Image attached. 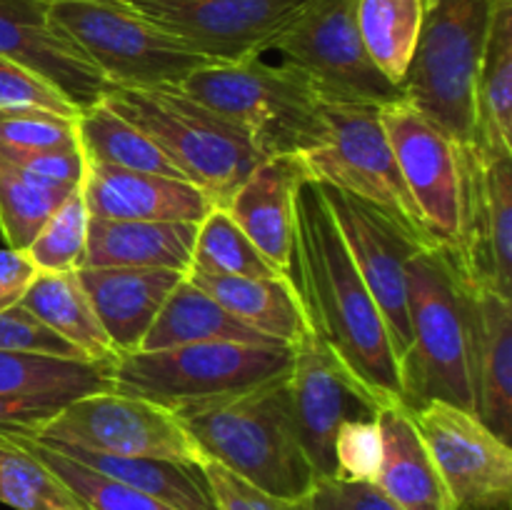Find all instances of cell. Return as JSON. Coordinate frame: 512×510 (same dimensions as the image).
Here are the masks:
<instances>
[{
  "label": "cell",
  "instance_id": "cell-27",
  "mask_svg": "<svg viewBox=\"0 0 512 510\" xmlns=\"http://www.w3.org/2000/svg\"><path fill=\"white\" fill-rule=\"evenodd\" d=\"M48 448L120 480L160 503L175 510H218L208 478L203 473V463H185V460H160V458H125V455L95 453V450L75 448L60 440H43Z\"/></svg>",
  "mask_w": 512,
  "mask_h": 510
},
{
  "label": "cell",
  "instance_id": "cell-11",
  "mask_svg": "<svg viewBox=\"0 0 512 510\" xmlns=\"http://www.w3.org/2000/svg\"><path fill=\"white\" fill-rule=\"evenodd\" d=\"M208 63H243L273 50L313 0H123Z\"/></svg>",
  "mask_w": 512,
  "mask_h": 510
},
{
  "label": "cell",
  "instance_id": "cell-14",
  "mask_svg": "<svg viewBox=\"0 0 512 510\" xmlns=\"http://www.w3.org/2000/svg\"><path fill=\"white\" fill-rule=\"evenodd\" d=\"M455 510H510L512 448L470 410L430 400L408 410Z\"/></svg>",
  "mask_w": 512,
  "mask_h": 510
},
{
  "label": "cell",
  "instance_id": "cell-32",
  "mask_svg": "<svg viewBox=\"0 0 512 510\" xmlns=\"http://www.w3.org/2000/svg\"><path fill=\"white\" fill-rule=\"evenodd\" d=\"M423 0H355L360 38L380 73L403 88L423 28Z\"/></svg>",
  "mask_w": 512,
  "mask_h": 510
},
{
  "label": "cell",
  "instance_id": "cell-25",
  "mask_svg": "<svg viewBox=\"0 0 512 510\" xmlns=\"http://www.w3.org/2000/svg\"><path fill=\"white\" fill-rule=\"evenodd\" d=\"M485 155H512V0H495L473 90V140Z\"/></svg>",
  "mask_w": 512,
  "mask_h": 510
},
{
  "label": "cell",
  "instance_id": "cell-43",
  "mask_svg": "<svg viewBox=\"0 0 512 510\" xmlns=\"http://www.w3.org/2000/svg\"><path fill=\"white\" fill-rule=\"evenodd\" d=\"M0 160L15 165L30 178L40 180V183L55 185V188L65 190H80L85 178V155L78 148L65 150H45V153H10V150H0Z\"/></svg>",
  "mask_w": 512,
  "mask_h": 510
},
{
  "label": "cell",
  "instance_id": "cell-22",
  "mask_svg": "<svg viewBox=\"0 0 512 510\" xmlns=\"http://www.w3.org/2000/svg\"><path fill=\"white\" fill-rule=\"evenodd\" d=\"M75 273L118 355L140 350L163 303L185 278L165 268H80Z\"/></svg>",
  "mask_w": 512,
  "mask_h": 510
},
{
  "label": "cell",
  "instance_id": "cell-44",
  "mask_svg": "<svg viewBox=\"0 0 512 510\" xmlns=\"http://www.w3.org/2000/svg\"><path fill=\"white\" fill-rule=\"evenodd\" d=\"M310 510H400L373 483L328 478L318 480L308 495Z\"/></svg>",
  "mask_w": 512,
  "mask_h": 510
},
{
  "label": "cell",
  "instance_id": "cell-4",
  "mask_svg": "<svg viewBox=\"0 0 512 510\" xmlns=\"http://www.w3.org/2000/svg\"><path fill=\"white\" fill-rule=\"evenodd\" d=\"M178 88L245 130L265 158L303 155L325 138L323 100L293 65H273L263 55L243 63H208Z\"/></svg>",
  "mask_w": 512,
  "mask_h": 510
},
{
  "label": "cell",
  "instance_id": "cell-39",
  "mask_svg": "<svg viewBox=\"0 0 512 510\" xmlns=\"http://www.w3.org/2000/svg\"><path fill=\"white\" fill-rule=\"evenodd\" d=\"M78 118L45 113H20L0 118V150L10 153H45L78 148Z\"/></svg>",
  "mask_w": 512,
  "mask_h": 510
},
{
  "label": "cell",
  "instance_id": "cell-47",
  "mask_svg": "<svg viewBox=\"0 0 512 510\" xmlns=\"http://www.w3.org/2000/svg\"><path fill=\"white\" fill-rule=\"evenodd\" d=\"M430 5H433V0H423V8H425V10H428Z\"/></svg>",
  "mask_w": 512,
  "mask_h": 510
},
{
  "label": "cell",
  "instance_id": "cell-35",
  "mask_svg": "<svg viewBox=\"0 0 512 510\" xmlns=\"http://www.w3.org/2000/svg\"><path fill=\"white\" fill-rule=\"evenodd\" d=\"M70 193L75 190L40 183L15 165L0 160V235L5 248L23 253Z\"/></svg>",
  "mask_w": 512,
  "mask_h": 510
},
{
  "label": "cell",
  "instance_id": "cell-1",
  "mask_svg": "<svg viewBox=\"0 0 512 510\" xmlns=\"http://www.w3.org/2000/svg\"><path fill=\"white\" fill-rule=\"evenodd\" d=\"M288 280L318 335L345 368L380 400H400V365L385 320L360 278L318 180L308 178L295 200V243Z\"/></svg>",
  "mask_w": 512,
  "mask_h": 510
},
{
  "label": "cell",
  "instance_id": "cell-6",
  "mask_svg": "<svg viewBox=\"0 0 512 510\" xmlns=\"http://www.w3.org/2000/svg\"><path fill=\"white\" fill-rule=\"evenodd\" d=\"M290 345L213 340L118 355L113 390L168 410L215 403L253 390L293 368Z\"/></svg>",
  "mask_w": 512,
  "mask_h": 510
},
{
  "label": "cell",
  "instance_id": "cell-12",
  "mask_svg": "<svg viewBox=\"0 0 512 510\" xmlns=\"http://www.w3.org/2000/svg\"><path fill=\"white\" fill-rule=\"evenodd\" d=\"M33 438L60 440L95 453L203 463L173 410L115 390L65 403Z\"/></svg>",
  "mask_w": 512,
  "mask_h": 510
},
{
  "label": "cell",
  "instance_id": "cell-29",
  "mask_svg": "<svg viewBox=\"0 0 512 510\" xmlns=\"http://www.w3.org/2000/svg\"><path fill=\"white\" fill-rule=\"evenodd\" d=\"M115 360H68L0 350V395L65 405L113 390Z\"/></svg>",
  "mask_w": 512,
  "mask_h": 510
},
{
  "label": "cell",
  "instance_id": "cell-45",
  "mask_svg": "<svg viewBox=\"0 0 512 510\" xmlns=\"http://www.w3.org/2000/svg\"><path fill=\"white\" fill-rule=\"evenodd\" d=\"M63 405L0 395V435H35Z\"/></svg>",
  "mask_w": 512,
  "mask_h": 510
},
{
  "label": "cell",
  "instance_id": "cell-2",
  "mask_svg": "<svg viewBox=\"0 0 512 510\" xmlns=\"http://www.w3.org/2000/svg\"><path fill=\"white\" fill-rule=\"evenodd\" d=\"M288 378L290 370L233 398L190 405L175 415L203 460L220 463L270 495L305 500L318 478L295 433Z\"/></svg>",
  "mask_w": 512,
  "mask_h": 510
},
{
  "label": "cell",
  "instance_id": "cell-15",
  "mask_svg": "<svg viewBox=\"0 0 512 510\" xmlns=\"http://www.w3.org/2000/svg\"><path fill=\"white\" fill-rule=\"evenodd\" d=\"M290 368V413L305 458L313 465L315 478H335V435L348 420H375L380 403L343 360L308 330L293 345Z\"/></svg>",
  "mask_w": 512,
  "mask_h": 510
},
{
  "label": "cell",
  "instance_id": "cell-16",
  "mask_svg": "<svg viewBox=\"0 0 512 510\" xmlns=\"http://www.w3.org/2000/svg\"><path fill=\"white\" fill-rule=\"evenodd\" d=\"M320 188L353 255L355 268L383 315L400 365V358L410 348L408 263L425 245L368 200L333 185L320 183Z\"/></svg>",
  "mask_w": 512,
  "mask_h": 510
},
{
  "label": "cell",
  "instance_id": "cell-40",
  "mask_svg": "<svg viewBox=\"0 0 512 510\" xmlns=\"http://www.w3.org/2000/svg\"><path fill=\"white\" fill-rule=\"evenodd\" d=\"M378 420H348L335 435V478L373 483L380 468Z\"/></svg>",
  "mask_w": 512,
  "mask_h": 510
},
{
  "label": "cell",
  "instance_id": "cell-46",
  "mask_svg": "<svg viewBox=\"0 0 512 510\" xmlns=\"http://www.w3.org/2000/svg\"><path fill=\"white\" fill-rule=\"evenodd\" d=\"M35 265L25 258V253L10 248H0V310L13 308L20 303L25 288L35 278Z\"/></svg>",
  "mask_w": 512,
  "mask_h": 510
},
{
  "label": "cell",
  "instance_id": "cell-36",
  "mask_svg": "<svg viewBox=\"0 0 512 510\" xmlns=\"http://www.w3.org/2000/svg\"><path fill=\"white\" fill-rule=\"evenodd\" d=\"M0 503L13 510H85L33 453L8 435H0Z\"/></svg>",
  "mask_w": 512,
  "mask_h": 510
},
{
  "label": "cell",
  "instance_id": "cell-24",
  "mask_svg": "<svg viewBox=\"0 0 512 510\" xmlns=\"http://www.w3.org/2000/svg\"><path fill=\"white\" fill-rule=\"evenodd\" d=\"M198 225L90 218L83 268H165L188 275Z\"/></svg>",
  "mask_w": 512,
  "mask_h": 510
},
{
  "label": "cell",
  "instance_id": "cell-18",
  "mask_svg": "<svg viewBox=\"0 0 512 510\" xmlns=\"http://www.w3.org/2000/svg\"><path fill=\"white\" fill-rule=\"evenodd\" d=\"M465 370L470 410L498 438L512 435V303L465 283Z\"/></svg>",
  "mask_w": 512,
  "mask_h": 510
},
{
  "label": "cell",
  "instance_id": "cell-13",
  "mask_svg": "<svg viewBox=\"0 0 512 510\" xmlns=\"http://www.w3.org/2000/svg\"><path fill=\"white\" fill-rule=\"evenodd\" d=\"M473 288L512 293V155L460 145L458 235L450 250Z\"/></svg>",
  "mask_w": 512,
  "mask_h": 510
},
{
  "label": "cell",
  "instance_id": "cell-19",
  "mask_svg": "<svg viewBox=\"0 0 512 510\" xmlns=\"http://www.w3.org/2000/svg\"><path fill=\"white\" fill-rule=\"evenodd\" d=\"M50 0H0V55L58 85L80 110L98 103L108 83L50 20Z\"/></svg>",
  "mask_w": 512,
  "mask_h": 510
},
{
  "label": "cell",
  "instance_id": "cell-41",
  "mask_svg": "<svg viewBox=\"0 0 512 510\" xmlns=\"http://www.w3.org/2000/svg\"><path fill=\"white\" fill-rule=\"evenodd\" d=\"M0 350H5V353H40L53 355V358L88 360L73 345L65 343L60 335L45 328L38 318H33L20 303L13 305V308L0 310Z\"/></svg>",
  "mask_w": 512,
  "mask_h": 510
},
{
  "label": "cell",
  "instance_id": "cell-37",
  "mask_svg": "<svg viewBox=\"0 0 512 510\" xmlns=\"http://www.w3.org/2000/svg\"><path fill=\"white\" fill-rule=\"evenodd\" d=\"M88 205L83 193L75 190L55 208L38 230L33 243L23 250L38 273H75L83 268L88 243Z\"/></svg>",
  "mask_w": 512,
  "mask_h": 510
},
{
  "label": "cell",
  "instance_id": "cell-38",
  "mask_svg": "<svg viewBox=\"0 0 512 510\" xmlns=\"http://www.w3.org/2000/svg\"><path fill=\"white\" fill-rule=\"evenodd\" d=\"M45 113L78 118L80 108L58 88L28 65L0 55V118L20 113Z\"/></svg>",
  "mask_w": 512,
  "mask_h": 510
},
{
  "label": "cell",
  "instance_id": "cell-10",
  "mask_svg": "<svg viewBox=\"0 0 512 510\" xmlns=\"http://www.w3.org/2000/svg\"><path fill=\"white\" fill-rule=\"evenodd\" d=\"M280 63L313 83L323 103L388 105L403 98L365 50L355 0H313L273 45Z\"/></svg>",
  "mask_w": 512,
  "mask_h": 510
},
{
  "label": "cell",
  "instance_id": "cell-8",
  "mask_svg": "<svg viewBox=\"0 0 512 510\" xmlns=\"http://www.w3.org/2000/svg\"><path fill=\"white\" fill-rule=\"evenodd\" d=\"M48 10L113 88H168L208 65L123 0H50Z\"/></svg>",
  "mask_w": 512,
  "mask_h": 510
},
{
  "label": "cell",
  "instance_id": "cell-31",
  "mask_svg": "<svg viewBox=\"0 0 512 510\" xmlns=\"http://www.w3.org/2000/svg\"><path fill=\"white\" fill-rule=\"evenodd\" d=\"M75 123H78V143L85 163L183 178L143 130L108 108L103 100L80 110Z\"/></svg>",
  "mask_w": 512,
  "mask_h": 510
},
{
  "label": "cell",
  "instance_id": "cell-7",
  "mask_svg": "<svg viewBox=\"0 0 512 510\" xmlns=\"http://www.w3.org/2000/svg\"><path fill=\"white\" fill-rule=\"evenodd\" d=\"M495 0H433L423 15L403 98L455 143L473 140V90Z\"/></svg>",
  "mask_w": 512,
  "mask_h": 510
},
{
  "label": "cell",
  "instance_id": "cell-30",
  "mask_svg": "<svg viewBox=\"0 0 512 510\" xmlns=\"http://www.w3.org/2000/svg\"><path fill=\"white\" fill-rule=\"evenodd\" d=\"M20 305L88 360H115L113 343L78 273H35Z\"/></svg>",
  "mask_w": 512,
  "mask_h": 510
},
{
  "label": "cell",
  "instance_id": "cell-17",
  "mask_svg": "<svg viewBox=\"0 0 512 510\" xmlns=\"http://www.w3.org/2000/svg\"><path fill=\"white\" fill-rule=\"evenodd\" d=\"M380 115L425 228L435 243L453 250L460 210V143L405 98L383 105Z\"/></svg>",
  "mask_w": 512,
  "mask_h": 510
},
{
  "label": "cell",
  "instance_id": "cell-9",
  "mask_svg": "<svg viewBox=\"0 0 512 510\" xmlns=\"http://www.w3.org/2000/svg\"><path fill=\"white\" fill-rule=\"evenodd\" d=\"M323 123V143L300 155L310 178L373 203L425 248L438 245L405 188L380 105L323 103Z\"/></svg>",
  "mask_w": 512,
  "mask_h": 510
},
{
  "label": "cell",
  "instance_id": "cell-42",
  "mask_svg": "<svg viewBox=\"0 0 512 510\" xmlns=\"http://www.w3.org/2000/svg\"><path fill=\"white\" fill-rule=\"evenodd\" d=\"M203 473L218 510H310L308 498L285 500L270 495L213 460H203Z\"/></svg>",
  "mask_w": 512,
  "mask_h": 510
},
{
  "label": "cell",
  "instance_id": "cell-3",
  "mask_svg": "<svg viewBox=\"0 0 512 510\" xmlns=\"http://www.w3.org/2000/svg\"><path fill=\"white\" fill-rule=\"evenodd\" d=\"M108 108L143 130L185 180L223 208L240 183L265 160L245 130L190 98L178 85L113 88L103 93Z\"/></svg>",
  "mask_w": 512,
  "mask_h": 510
},
{
  "label": "cell",
  "instance_id": "cell-33",
  "mask_svg": "<svg viewBox=\"0 0 512 510\" xmlns=\"http://www.w3.org/2000/svg\"><path fill=\"white\" fill-rule=\"evenodd\" d=\"M15 443L23 445L28 453H33L75 498L83 503L85 510H175L120 480L108 478L58 450L48 448L33 435H8Z\"/></svg>",
  "mask_w": 512,
  "mask_h": 510
},
{
  "label": "cell",
  "instance_id": "cell-20",
  "mask_svg": "<svg viewBox=\"0 0 512 510\" xmlns=\"http://www.w3.org/2000/svg\"><path fill=\"white\" fill-rule=\"evenodd\" d=\"M308 178L310 173L300 155H268L223 205L255 248L283 275L290 273L293 260L295 200Z\"/></svg>",
  "mask_w": 512,
  "mask_h": 510
},
{
  "label": "cell",
  "instance_id": "cell-28",
  "mask_svg": "<svg viewBox=\"0 0 512 510\" xmlns=\"http://www.w3.org/2000/svg\"><path fill=\"white\" fill-rule=\"evenodd\" d=\"M213 340L283 345L278 340L268 338V335H260L258 330L240 323L213 295L205 293L200 285H195L185 275L163 303L158 318H155L148 335L143 338L140 350H165L188 343H213Z\"/></svg>",
  "mask_w": 512,
  "mask_h": 510
},
{
  "label": "cell",
  "instance_id": "cell-34",
  "mask_svg": "<svg viewBox=\"0 0 512 510\" xmlns=\"http://www.w3.org/2000/svg\"><path fill=\"white\" fill-rule=\"evenodd\" d=\"M190 270L208 275H240V278L283 275L255 248L253 240L238 228L228 210L220 205H213V210L200 220Z\"/></svg>",
  "mask_w": 512,
  "mask_h": 510
},
{
  "label": "cell",
  "instance_id": "cell-5",
  "mask_svg": "<svg viewBox=\"0 0 512 510\" xmlns=\"http://www.w3.org/2000/svg\"><path fill=\"white\" fill-rule=\"evenodd\" d=\"M408 313L410 348L400 358V403L418 410L430 400H445L470 410L465 280L443 245L423 248L410 258Z\"/></svg>",
  "mask_w": 512,
  "mask_h": 510
},
{
  "label": "cell",
  "instance_id": "cell-21",
  "mask_svg": "<svg viewBox=\"0 0 512 510\" xmlns=\"http://www.w3.org/2000/svg\"><path fill=\"white\" fill-rule=\"evenodd\" d=\"M90 218L200 223L213 210L205 190L183 178L88 163L80 185Z\"/></svg>",
  "mask_w": 512,
  "mask_h": 510
},
{
  "label": "cell",
  "instance_id": "cell-26",
  "mask_svg": "<svg viewBox=\"0 0 512 510\" xmlns=\"http://www.w3.org/2000/svg\"><path fill=\"white\" fill-rule=\"evenodd\" d=\"M195 285L213 295L228 313L260 335L295 345L308 335L303 305L293 283L285 275L273 278H240V275H208L188 270Z\"/></svg>",
  "mask_w": 512,
  "mask_h": 510
},
{
  "label": "cell",
  "instance_id": "cell-23",
  "mask_svg": "<svg viewBox=\"0 0 512 510\" xmlns=\"http://www.w3.org/2000/svg\"><path fill=\"white\" fill-rule=\"evenodd\" d=\"M380 468L373 485L400 510H455L430 450L400 400L380 405Z\"/></svg>",
  "mask_w": 512,
  "mask_h": 510
}]
</instances>
